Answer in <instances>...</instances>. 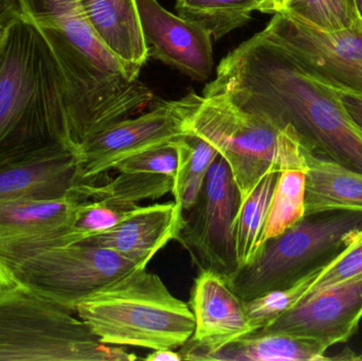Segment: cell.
<instances>
[{"mask_svg": "<svg viewBox=\"0 0 362 361\" xmlns=\"http://www.w3.org/2000/svg\"><path fill=\"white\" fill-rule=\"evenodd\" d=\"M202 95H223L279 126L291 125L308 152L362 173V133L341 93L265 30L221 59Z\"/></svg>", "mask_w": 362, "mask_h": 361, "instance_id": "1", "label": "cell"}, {"mask_svg": "<svg viewBox=\"0 0 362 361\" xmlns=\"http://www.w3.org/2000/svg\"><path fill=\"white\" fill-rule=\"evenodd\" d=\"M74 153L65 87L40 28L21 16L0 49V167Z\"/></svg>", "mask_w": 362, "mask_h": 361, "instance_id": "2", "label": "cell"}, {"mask_svg": "<svg viewBox=\"0 0 362 361\" xmlns=\"http://www.w3.org/2000/svg\"><path fill=\"white\" fill-rule=\"evenodd\" d=\"M74 313L102 343L115 347L177 350L195 331L189 305L146 267L85 299Z\"/></svg>", "mask_w": 362, "mask_h": 361, "instance_id": "3", "label": "cell"}, {"mask_svg": "<svg viewBox=\"0 0 362 361\" xmlns=\"http://www.w3.org/2000/svg\"><path fill=\"white\" fill-rule=\"evenodd\" d=\"M187 131L218 152L231 171L242 201L266 174L306 171L305 148L291 125L279 126L223 95H202L187 121Z\"/></svg>", "mask_w": 362, "mask_h": 361, "instance_id": "4", "label": "cell"}, {"mask_svg": "<svg viewBox=\"0 0 362 361\" xmlns=\"http://www.w3.org/2000/svg\"><path fill=\"white\" fill-rule=\"evenodd\" d=\"M102 343L76 313L21 288L0 286V361H134Z\"/></svg>", "mask_w": 362, "mask_h": 361, "instance_id": "5", "label": "cell"}, {"mask_svg": "<svg viewBox=\"0 0 362 361\" xmlns=\"http://www.w3.org/2000/svg\"><path fill=\"white\" fill-rule=\"evenodd\" d=\"M361 229V212L305 215L282 235L265 242L255 261L238 269L228 284L245 302L291 288L306 276L325 269Z\"/></svg>", "mask_w": 362, "mask_h": 361, "instance_id": "6", "label": "cell"}, {"mask_svg": "<svg viewBox=\"0 0 362 361\" xmlns=\"http://www.w3.org/2000/svg\"><path fill=\"white\" fill-rule=\"evenodd\" d=\"M138 267L117 252L87 242L0 251V286L23 288L74 313L78 303Z\"/></svg>", "mask_w": 362, "mask_h": 361, "instance_id": "7", "label": "cell"}, {"mask_svg": "<svg viewBox=\"0 0 362 361\" xmlns=\"http://www.w3.org/2000/svg\"><path fill=\"white\" fill-rule=\"evenodd\" d=\"M202 97L191 91L181 99L161 102L140 116L123 119L88 138L74 155L83 184H97L127 159L187 136V121Z\"/></svg>", "mask_w": 362, "mask_h": 361, "instance_id": "8", "label": "cell"}, {"mask_svg": "<svg viewBox=\"0 0 362 361\" xmlns=\"http://www.w3.org/2000/svg\"><path fill=\"white\" fill-rule=\"evenodd\" d=\"M240 203L231 171L218 157L175 239L199 271H213L229 280L238 271L233 226Z\"/></svg>", "mask_w": 362, "mask_h": 361, "instance_id": "9", "label": "cell"}, {"mask_svg": "<svg viewBox=\"0 0 362 361\" xmlns=\"http://www.w3.org/2000/svg\"><path fill=\"white\" fill-rule=\"evenodd\" d=\"M264 30L329 86L362 95L361 30L320 31L286 13L274 14Z\"/></svg>", "mask_w": 362, "mask_h": 361, "instance_id": "10", "label": "cell"}, {"mask_svg": "<svg viewBox=\"0 0 362 361\" xmlns=\"http://www.w3.org/2000/svg\"><path fill=\"white\" fill-rule=\"evenodd\" d=\"M189 305L195 318V331L180 348L182 360H211L213 354L226 345L255 332L247 302L218 273L199 271L192 286Z\"/></svg>", "mask_w": 362, "mask_h": 361, "instance_id": "11", "label": "cell"}, {"mask_svg": "<svg viewBox=\"0 0 362 361\" xmlns=\"http://www.w3.org/2000/svg\"><path fill=\"white\" fill-rule=\"evenodd\" d=\"M362 319V276L304 297L269 326L255 333L313 339L327 349L346 343Z\"/></svg>", "mask_w": 362, "mask_h": 361, "instance_id": "12", "label": "cell"}, {"mask_svg": "<svg viewBox=\"0 0 362 361\" xmlns=\"http://www.w3.org/2000/svg\"><path fill=\"white\" fill-rule=\"evenodd\" d=\"M136 6L148 57L193 80H208L214 67L212 35L157 0H136Z\"/></svg>", "mask_w": 362, "mask_h": 361, "instance_id": "13", "label": "cell"}, {"mask_svg": "<svg viewBox=\"0 0 362 361\" xmlns=\"http://www.w3.org/2000/svg\"><path fill=\"white\" fill-rule=\"evenodd\" d=\"M185 220V212L176 201L140 207L137 213L108 230L83 242L108 248L148 267L155 254L176 239Z\"/></svg>", "mask_w": 362, "mask_h": 361, "instance_id": "14", "label": "cell"}, {"mask_svg": "<svg viewBox=\"0 0 362 361\" xmlns=\"http://www.w3.org/2000/svg\"><path fill=\"white\" fill-rule=\"evenodd\" d=\"M82 184L74 153L57 150L1 165L0 203L19 199L78 197L74 190Z\"/></svg>", "mask_w": 362, "mask_h": 361, "instance_id": "15", "label": "cell"}, {"mask_svg": "<svg viewBox=\"0 0 362 361\" xmlns=\"http://www.w3.org/2000/svg\"><path fill=\"white\" fill-rule=\"evenodd\" d=\"M98 38L122 64L127 76L139 78L148 59L139 16L125 12L110 0H82Z\"/></svg>", "mask_w": 362, "mask_h": 361, "instance_id": "16", "label": "cell"}, {"mask_svg": "<svg viewBox=\"0 0 362 361\" xmlns=\"http://www.w3.org/2000/svg\"><path fill=\"white\" fill-rule=\"evenodd\" d=\"M305 215L325 211L362 213V173L304 150Z\"/></svg>", "mask_w": 362, "mask_h": 361, "instance_id": "17", "label": "cell"}, {"mask_svg": "<svg viewBox=\"0 0 362 361\" xmlns=\"http://www.w3.org/2000/svg\"><path fill=\"white\" fill-rule=\"evenodd\" d=\"M327 349L318 341L293 335L252 333L213 354L221 361H321L329 360Z\"/></svg>", "mask_w": 362, "mask_h": 361, "instance_id": "18", "label": "cell"}, {"mask_svg": "<svg viewBox=\"0 0 362 361\" xmlns=\"http://www.w3.org/2000/svg\"><path fill=\"white\" fill-rule=\"evenodd\" d=\"M81 201L76 196L1 201L0 235H21L71 225Z\"/></svg>", "mask_w": 362, "mask_h": 361, "instance_id": "19", "label": "cell"}, {"mask_svg": "<svg viewBox=\"0 0 362 361\" xmlns=\"http://www.w3.org/2000/svg\"><path fill=\"white\" fill-rule=\"evenodd\" d=\"M174 179L152 173L119 172L117 177L104 178L97 184H82L74 192L81 201H101L119 207H136L144 201H154L172 193Z\"/></svg>", "mask_w": 362, "mask_h": 361, "instance_id": "20", "label": "cell"}, {"mask_svg": "<svg viewBox=\"0 0 362 361\" xmlns=\"http://www.w3.org/2000/svg\"><path fill=\"white\" fill-rule=\"evenodd\" d=\"M279 173H268L242 201L233 232L238 269L250 264L263 246V232Z\"/></svg>", "mask_w": 362, "mask_h": 361, "instance_id": "21", "label": "cell"}, {"mask_svg": "<svg viewBox=\"0 0 362 361\" xmlns=\"http://www.w3.org/2000/svg\"><path fill=\"white\" fill-rule=\"evenodd\" d=\"M272 0H176L177 15L206 29L215 40L246 25L255 11L270 14Z\"/></svg>", "mask_w": 362, "mask_h": 361, "instance_id": "22", "label": "cell"}, {"mask_svg": "<svg viewBox=\"0 0 362 361\" xmlns=\"http://www.w3.org/2000/svg\"><path fill=\"white\" fill-rule=\"evenodd\" d=\"M180 154V167L172 194L183 212L189 211L202 192L206 173L218 158V152L206 140L189 135L174 141Z\"/></svg>", "mask_w": 362, "mask_h": 361, "instance_id": "23", "label": "cell"}, {"mask_svg": "<svg viewBox=\"0 0 362 361\" xmlns=\"http://www.w3.org/2000/svg\"><path fill=\"white\" fill-rule=\"evenodd\" d=\"M306 171L279 173L263 232V244L282 235L305 216Z\"/></svg>", "mask_w": 362, "mask_h": 361, "instance_id": "24", "label": "cell"}, {"mask_svg": "<svg viewBox=\"0 0 362 361\" xmlns=\"http://www.w3.org/2000/svg\"><path fill=\"white\" fill-rule=\"evenodd\" d=\"M325 32L361 30L355 0H287L280 12Z\"/></svg>", "mask_w": 362, "mask_h": 361, "instance_id": "25", "label": "cell"}, {"mask_svg": "<svg viewBox=\"0 0 362 361\" xmlns=\"http://www.w3.org/2000/svg\"><path fill=\"white\" fill-rule=\"evenodd\" d=\"M140 209L119 207L101 201H83L78 203L70 231L66 233L61 245L78 243L112 228L132 218Z\"/></svg>", "mask_w": 362, "mask_h": 361, "instance_id": "26", "label": "cell"}, {"mask_svg": "<svg viewBox=\"0 0 362 361\" xmlns=\"http://www.w3.org/2000/svg\"><path fill=\"white\" fill-rule=\"evenodd\" d=\"M322 271L306 276L291 288L269 292L247 302V311L255 332L269 326L279 316L297 305Z\"/></svg>", "mask_w": 362, "mask_h": 361, "instance_id": "27", "label": "cell"}, {"mask_svg": "<svg viewBox=\"0 0 362 361\" xmlns=\"http://www.w3.org/2000/svg\"><path fill=\"white\" fill-rule=\"evenodd\" d=\"M359 276H362V229L352 243L321 271L306 296Z\"/></svg>", "mask_w": 362, "mask_h": 361, "instance_id": "28", "label": "cell"}, {"mask_svg": "<svg viewBox=\"0 0 362 361\" xmlns=\"http://www.w3.org/2000/svg\"><path fill=\"white\" fill-rule=\"evenodd\" d=\"M176 141V140H175ZM180 167V154L174 142L142 153L121 162L116 171L127 173H152L169 176L175 182Z\"/></svg>", "mask_w": 362, "mask_h": 361, "instance_id": "29", "label": "cell"}, {"mask_svg": "<svg viewBox=\"0 0 362 361\" xmlns=\"http://www.w3.org/2000/svg\"><path fill=\"white\" fill-rule=\"evenodd\" d=\"M341 99L349 116L362 133V95L341 93Z\"/></svg>", "mask_w": 362, "mask_h": 361, "instance_id": "30", "label": "cell"}, {"mask_svg": "<svg viewBox=\"0 0 362 361\" xmlns=\"http://www.w3.org/2000/svg\"><path fill=\"white\" fill-rule=\"evenodd\" d=\"M142 360L148 361H180L182 357L180 352H175V350H158V351H152V353L146 355Z\"/></svg>", "mask_w": 362, "mask_h": 361, "instance_id": "31", "label": "cell"}, {"mask_svg": "<svg viewBox=\"0 0 362 361\" xmlns=\"http://www.w3.org/2000/svg\"><path fill=\"white\" fill-rule=\"evenodd\" d=\"M114 2L117 6L125 12L131 13V14L138 15L137 6H136V0H110Z\"/></svg>", "mask_w": 362, "mask_h": 361, "instance_id": "32", "label": "cell"}, {"mask_svg": "<svg viewBox=\"0 0 362 361\" xmlns=\"http://www.w3.org/2000/svg\"><path fill=\"white\" fill-rule=\"evenodd\" d=\"M287 0H272V8H270V14H276V13L280 12L282 8L283 4L286 2Z\"/></svg>", "mask_w": 362, "mask_h": 361, "instance_id": "33", "label": "cell"}, {"mask_svg": "<svg viewBox=\"0 0 362 361\" xmlns=\"http://www.w3.org/2000/svg\"><path fill=\"white\" fill-rule=\"evenodd\" d=\"M8 27L4 25V23L0 21V49H1L2 45L4 44V40H6V35H8Z\"/></svg>", "mask_w": 362, "mask_h": 361, "instance_id": "34", "label": "cell"}, {"mask_svg": "<svg viewBox=\"0 0 362 361\" xmlns=\"http://www.w3.org/2000/svg\"><path fill=\"white\" fill-rule=\"evenodd\" d=\"M355 4H356L357 14H358L359 21L362 28V0H355Z\"/></svg>", "mask_w": 362, "mask_h": 361, "instance_id": "35", "label": "cell"}, {"mask_svg": "<svg viewBox=\"0 0 362 361\" xmlns=\"http://www.w3.org/2000/svg\"><path fill=\"white\" fill-rule=\"evenodd\" d=\"M0 1H2V0H0Z\"/></svg>", "mask_w": 362, "mask_h": 361, "instance_id": "36", "label": "cell"}]
</instances>
